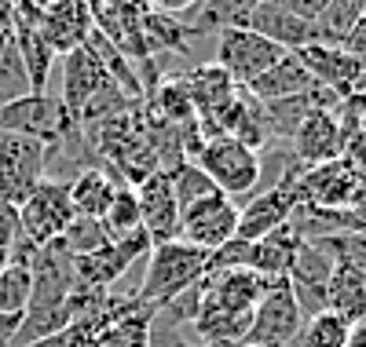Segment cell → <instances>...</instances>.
Listing matches in <instances>:
<instances>
[{
    "label": "cell",
    "instance_id": "1",
    "mask_svg": "<svg viewBox=\"0 0 366 347\" xmlns=\"http://www.w3.org/2000/svg\"><path fill=\"white\" fill-rule=\"evenodd\" d=\"M205 263H209V252L187 245L183 238H169V241H154L150 245V260L139 281V303L150 307H162L172 296H179L183 289H191L194 281L205 278Z\"/></svg>",
    "mask_w": 366,
    "mask_h": 347
},
{
    "label": "cell",
    "instance_id": "2",
    "mask_svg": "<svg viewBox=\"0 0 366 347\" xmlns=\"http://www.w3.org/2000/svg\"><path fill=\"white\" fill-rule=\"evenodd\" d=\"M194 165L212 179V186H217L220 194H227L231 201L257 191L260 183V154L246 143H238L231 136H217V139H205L202 150L194 154Z\"/></svg>",
    "mask_w": 366,
    "mask_h": 347
},
{
    "label": "cell",
    "instance_id": "3",
    "mask_svg": "<svg viewBox=\"0 0 366 347\" xmlns=\"http://www.w3.org/2000/svg\"><path fill=\"white\" fill-rule=\"evenodd\" d=\"M0 132H11V136H29V139H41L48 143V150H55L63 139L77 136L81 124L77 117H70V110L51 99L48 91L44 96H22L0 106Z\"/></svg>",
    "mask_w": 366,
    "mask_h": 347
},
{
    "label": "cell",
    "instance_id": "4",
    "mask_svg": "<svg viewBox=\"0 0 366 347\" xmlns=\"http://www.w3.org/2000/svg\"><path fill=\"white\" fill-rule=\"evenodd\" d=\"M74 201H70V183L66 179H41L34 191L19 205V231L29 248H41L74 223Z\"/></svg>",
    "mask_w": 366,
    "mask_h": 347
},
{
    "label": "cell",
    "instance_id": "5",
    "mask_svg": "<svg viewBox=\"0 0 366 347\" xmlns=\"http://www.w3.org/2000/svg\"><path fill=\"white\" fill-rule=\"evenodd\" d=\"M304 314L297 307V296L286 278L267 281L260 303L253 307V322L246 333V347H286L300 336Z\"/></svg>",
    "mask_w": 366,
    "mask_h": 347
},
{
    "label": "cell",
    "instance_id": "6",
    "mask_svg": "<svg viewBox=\"0 0 366 347\" xmlns=\"http://www.w3.org/2000/svg\"><path fill=\"white\" fill-rule=\"evenodd\" d=\"M150 234L139 227L125 238H114L110 245H103L92 256H77L74 271H77V286L92 289V293H110L121 278H125L143 256H150Z\"/></svg>",
    "mask_w": 366,
    "mask_h": 347
},
{
    "label": "cell",
    "instance_id": "7",
    "mask_svg": "<svg viewBox=\"0 0 366 347\" xmlns=\"http://www.w3.org/2000/svg\"><path fill=\"white\" fill-rule=\"evenodd\" d=\"M286 55L290 51H282L279 44H271V41L257 37L253 29H242V26H231V29H220L217 34V66L238 88L253 84L260 74H267L274 62H282Z\"/></svg>",
    "mask_w": 366,
    "mask_h": 347
},
{
    "label": "cell",
    "instance_id": "8",
    "mask_svg": "<svg viewBox=\"0 0 366 347\" xmlns=\"http://www.w3.org/2000/svg\"><path fill=\"white\" fill-rule=\"evenodd\" d=\"M297 172L300 165L293 161V169L282 172V179L260 191L257 198H249L246 205L238 208V238L242 241H257L271 231H279L282 223H290L293 208L300 205V194H297Z\"/></svg>",
    "mask_w": 366,
    "mask_h": 347
},
{
    "label": "cell",
    "instance_id": "9",
    "mask_svg": "<svg viewBox=\"0 0 366 347\" xmlns=\"http://www.w3.org/2000/svg\"><path fill=\"white\" fill-rule=\"evenodd\" d=\"M179 238L202 252H217L220 245L238 238V205L220 191L202 198L179 216Z\"/></svg>",
    "mask_w": 366,
    "mask_h": 347
},
{
    "label": "cell",
    "instance_id": "10",
    "mask_svg": "<svg viewBox=\"0 0 366 347\" xmlns=\"http://www.w3.org/2000/svg\"><path fill=\"white\" fill-rule=\"evenodd\" d=\"M333 260L326 256V248L319 241H300L297 256L290 263V289L297 296V307L304 314V322L312 318V314L326 311V289H330V278H333Z\"/></svg>",
    "mask_w": 366,
    "mask_h": 347
},
{
    "label": "cell",
    "instance_id": "11",
    "mask_svg": "<svg viewBox=\"0 0 366 347\" xmlns=\"http://www.w3.org/2000/svg\"><path fill=\"white\" fill-rule=\"evenodd\" d=\"M345 124L333 110H312L300 121V129L293 132V161L300 169L337 161L345 154Z\"/></svg>",
    "mask_w": 366,
    "mask_h": 347
},
{
    "label": "cell",
    "instance_id": "12",
    "mask_svg": "<svg viewBox=\"0 0 366 347\" xmlns=\"http://www.w3.org/2000/svg\"><path fill=\"white\" fill-rule=\"evenodd\" d=\"M362 179V172H355L345 157L326 165H312L297 172V194L308 205H322V208H348V198L355 191V183Z\"/></svg>",
    "mask_w": 366,
    "mask_h": 347
},
{
    "label": "cell",
    "instance_id": "13",
    "mask_svg": "<svg viewBox=\"0 0 366 347\" xmlns=\"http://www.w3.org/2000/svg\"><path fill=\"white\" fill-rule=\"evenodd\" d=\"M293 55L304 62V70L315 77V84L337 91V96H345V99L355 96L359 84L366 81V66H362V62H355L345 48L308 44V48H300V51H293Z\"/></svg>",
    "mask_w": 366,
    "mask_h": 347
},
{
    "label": "cell",
    "instance_id": "14",
    "mask_svg": "<svg viewBox=\"0 0 366 347\" xmlns=\"http://www.w3.org/2000/svg\"><path fill=\"white\" fill-rule=\"evenodd\" d=\"M0 169L8 172L11 186L19 191V205L41 179H48V143L0 132Z\"/></svg>",
    "mask_w": 366,
    "mask_h": 347
},
{
    "label": "cell",
    "instance_id": "15",
    "mask_svg": "<svg viewBox=\"0 0 366 347\" xmlns=\"http://www.w3.org/2000/svg\"><path fill=\"white\" fill-rule=\"evenodd\" d=\"M114 81L107 77L103 62L96 59V51H92L88 44L63 55V96H59V103H63L70 110V117H77L92 99L99 96L103 88H110ZM117 88V84H114Z\"/></svg>",
    "mask_w": 366,
    "mask_h": 347
},
{
    "label": "cell",
    "instance_id": "16",
    "mask_svg": "<svg viewBox=\"0 0 366 347\" xmlns=\"http://www.w3.org/2000/svg\"><path fill=\"white\" fill-rule=\"evenodd\" d=\"M139 212H143V231L150 241H169L179 238V205L172 194V172H154L136 186Z\"/></svg>",
    "mask_w": 366,
    "mask_h": 347
},
{
    "label": "cell",
    "instance_id": "17",
    "mask_svg": "<svg viewBox=\"0 0 366 347\" xmlns=\"http://www.w3.org/2000/svg\"><path fill=\"white\" fill-rule=\"evenodd\" d=\"M41 37L51 44L55 55H70L84 48L92 37L88 0H51V8L41 19Z\"/></svg>",
    "mask_w": 366,
    "mask_h": 347
},
{
    "label": "cell",
    "instance_id": "18",
    "mask_svg": "<svg viewBox=\"0 0 366 347\" xmlns=\"http://www.w3.org/2000/svg\"><path fill=\"white\" fill-rule=\"evenodd\" d=\"M242 29H253L257 37L279 44L290 55L300 51V48H308V44H315V26L312 22H304V19L282 11V8H274V4H267V0H260V4L242 19Z\"/></svg>",
    "mask_w": 366,
    "mask_h": 347
},
{
    "label": "cell",
    "instance_id": "19",
    "mask_svg": "<svg viewBox=\"0 0 366 347\" xmlns=\"http://www.w3.org/2000/svg\"><path fill=\"white\" fill-rule=\"evenodd\" d=\"M300 248V238L290 223H282L279 231H271L257 241H249V260H246V271H257L260 278L274 281V278H286L290 274V263Z\"/></svg>",
    "mask_w": 366,
    "mask_h": 347
},
{
    "label": "cell",
    "instance_id": "20",
    "mask_svg": "<svg viewBox=\"0 0 366 347\" xmlns=\"http://www.w3.org/2000/svg\"><path fill=\"white\" fill-rule=\"evenodd\" d=\"M315 88V77L304 70V62L297 55H286L282 62H274L267 74H260L253 84H246V91L257 103H274V99H293L304 91Z\"/></svg>",
    "mask_w": 366,
    "mask_h": 347
},
{
    "label": "cell",
    "instance_id": "21",
    "mask_svg": "<svg viewBox=\"0 0 366 347\" xmlns=\"http://www.w3.org/2000/svg\"><path fill=\"white\" fill-rule=\"evenodd\" d=\"M66 183H70L74 212L77 216H88V219H103L107 208H110V201H114V194H117V186H121V183H114V176L107 169H96V165L81 169Z\"/></svg>",
    "mask_w": 366,
    "mask_h": 347
},
{
    "label": "cell",
    "instance_id": "22",
    "mask_svg": "<svg viewBox=\"0 0 366 347\" xmlns=\"http://www.w3.org/2000/svg\"><path fill=\"white\" fill-rule=\"evenodd\" d=\"M15 51H19V62H22V70H26L29 91H34V96H44L51 66H55V51L41 37V26L19 22V29H15Z\"/></svg>",
    "mask_w": 366,
    "mask_h": 347
},
{
    "label": "cell",
    "instance_id": "23",
    "mask_svg": "<svg viewBox=\"0 0 366 347\" xmlns=\"http://www.w3.org/2000/svg\"><path fill=\"white\" fill-rule=\"evenodd\" d=\"M326 311L341 314L345 322L366 318V267H337L326 289Z\"/></svg>",
    "mask_w": 366,
    "mask_h": 347
},
{
    "label": "cell",
    "instance_id": "24",
    "mask_svg": "<svg viewBox=\"0 0 366 347\" xmlns=\"http://www.w3.org/2000/svg\"><path fill=\"white\" fill-rule=\"evenodd\" d=\"M154 314H158V307L139 303L136 311L125 314V318L107 326L88 347H150L154 343Z\"/></svg>",
    "mask_w": 366,
    "mask_h": 347
},
{
    "label": "cell",
    "instance_id": "25",
    "mask_svg": "<svg viewBox=\"0 0 366 347\" xmlns=\"http://www.w3.org/2000/svg\"><path fill=\"white\" fill-rule=\"evenodd\" d=\"M143 34H147V44L150 51H191V41L205 37L202 29H194L191 22H179V19H169V15H158V11H147L143 15Z\"/></svg>",
    "mask_w": 366,
    "mask_h": 347
},
{
    "label": "cell",
    "instance_id": "26",
    "mask_svg": "<svg viewBox=\"0 0 366 347\" xmlns=\"http://www.w3.org/2000/svg\"><path fill=\"white\" fill-rule=\"evenodd\" d=\"M348 333H352V322H345L333 311H319L300 326L297 347H348Z\"/></svg>",
    "mask_w": 366,
    "mask_h": 347
},
{
    "label": "cell",
    "instance_id": "27",
    "mask_svg": "<svg viewBox=\"0 0 366 347\" xmlns=\"http://www.w3.org/2000/svg\"><path fill=\"white\" fill-rule=\"evenodd\" d=\"M260 0H202V11L194 15V29L202 34H220V29H231V26H242Z\"/></svg>",
    "mask_w": 366,
    "mask_h": 347
},
{
    "label": "cell",
    "instance_id": "28",
    "mask_svg": "<svg viewBox=\"0 0 366 347\" xmlns=\"http://www.w3.org/2000/svg\"><path fill=\"white\" fill-rule=\"evenodd\" d=\"M29 289H34L29 260L11 256V263L0 271V314H22L29 303Z\"/></svg>",
    "mask_w": 366,
    "mask_h": 347
},
{
    "label": "cell",
    "instance_id": "29",
    "mask_svg": "<svg viewBox=\"0 0 366 347\" xmlns=\"http://www.w3.org/2000/svg\"><path fill=\"white\" fill-rule=\"evenodd\" d=\"M103 227H107L110 241L114 238H125V234H132V231L143 227V212H139L136 186H117V194H114V201H110V208L103 216Z\"/></svg>",
    "mask_w": 366,
    "mask_h": 347
},
{
    "label": "cell",
    "instance_id": "30",
    "mask_svg": "<svg viewBox=\"0 0 366 347\" xmlns=\"http://www.w3.org/2000/svg\"><path fill=\"white\" fill-rule=\"evenodd\" d=\"M63 245L70 256H92V252H99L103 245H110V234L103 227V219H88V216H74V223L63 231V238H55Z\"/></svg>",
    "mask_w": 366,
    "mask_h": 347
},
{
    "label": "cell",
    "instance_id": "31",
    "mask_svg": "<svg viewBox=\"0 0 366 347\" xmlns=\"http://www.w3.org/2000/svg\"><path fill=\"white\" fill-rule=\"evenodd\" d=\"M172 194H176V205H179V216H183L191 205H198L202 198L217 194V186H212V179H209L194 161H183V165L172 172Z\"/></svg>",
    "mask_w": 366,
    "mask_h": 347
},
{
    "label": "cell",
    "instance_id": "32",
    "mask_svg": "<svg viewBox=\"0 0 366 347\" xmlns=\"http://www.w3.org/2000/svg\"><path fill=\"white\" fill-rule=\"evenodd\" d=\"M345 161L355 169V172H362L366 176V124H355V129L348 132V139H345Z\"/></svg>",
    "mask_w": 366,
    "mask_h": 347
},
{
    "label": "cell",
    "instance_id": "33",
    "mask_svg": "<svg viewBox=\"0 0 366 347\" xmlns=\"http://www.w3.org/2000/svg\"><path fill=\"white\" fill-rule=\"evenodd\" d=\"M267 4H274V8H282V11H290V15H297V19L315 26V19L326 11L330 0H267Z\"/></svg>",
    "mask_w": 366,
    "mask_h": 347
},
{
    "label": "cell",
    "instance_id": "34",
    "mask_svg": "<svg viewBox=\"0 0 366 347\" xmlns=\"http://www.w3.org/2000/svg\"><path fill=\"white\" fill-rule=\"evenodd\" d=\"M15 29H19L15 0H0V55L15 48Z\"/></svg>",
    "mask_w": 366,
    "mask_h": 347
},
{
    "label": "cell",
    "instance_id": "35",
    "mask_svg": "<svg viewBox=\"0 0 366 347\" xmlns=\"http://www.w3.org/2000/svg\"><path fill=\"white\" fill-rule=\"evenodd\" d=\"M147 11H158V15H169V19H187L194 8H202V0H143Z\"/></svg>",
    "mask_w": 366,
    "mask_h": 347
},
{
    "label": "cell",
    "instance_id": "36",
    "mask_svg": "<svg viewBox=\"0 0 366 347\" xmlns=\"http://www.w3.org/2000/svg\"><path fill=\"white\" fill-rule=\"evenodd\" d=\"M355 62H362V66H366V19H359L355 22V29H352V34L345 37V44H341Z\"/></svg>",
    "mask_w": 366,
    "mask_h": 347
},
{
    "label": "cell",
    "instance_id": "37",
    "mask_svg": "<svg viewBox=\"0 0 366 347\" xmlns=\"http://www.w3.org/2000/svg\"><path fill=\"white\" fill-rule=\"evenodd\" d=\"M19 326H22V314H0V347H15Z\"/></svg>",
    "mask_w": 366,
    "mask_h": 347
},
{
    "label": "cell",
    "instance_id": "38",
    "mask_svg": "<svg viewBox=\"0 0 366 347\" xmlns=\"http://www.w3.org/2000/svg\"><path fill=\"white\" fill-rule=\"evenodd\" d=\"M348 212L359 219V223H366V176L355 183V191H352V198H348Z\"/></svg>",
    "mask_w": 366,
    "mask_h": 347
},
{
    "label": "cell",
    "instance_id": "39",
    "mask_svg": "<svg viewBox=\"0 0 366 347\" xmlns=\"http://www.w3.org/2000/svg\"><path fill=\"white\" fill-rule=\"evenodd\" d=\"M0 201H8V205H15L19 208V191L11 186V179H8V172L0 169Z\"/></svg>",
    "mask_w": 366,
    "mask_h": 347
},
{
    "label": "cell",
    "instance_id": "40",
    "mask_svg": "<svg viewBox=\"0 0 366 347\" xmlns=\"http://www.w3.org/2000/svg\"><path fill=\"white\" fill-rule=\"evenodd\" d=\"M348 347H366V318L352 326V333H348Z\"/></svg>",
    "mask_w": 366,
    "mask_h": 347
},
{
    "label": "cell",
    "instance_id": "41",
    "mask_svg": "<svg viewBox=\"0 0 366 347\" xmlns=\"http://www.w3.org/2000/svg\"><path fill=\"white\" fill-rule=\"evenodd\" d=\"M11 263V248H4V245H0V271H4Z\"/></svg>",
    "mask_w": 366,
    "mask_h": 347
},
{
    "label": "cell",
    "instance_id": "42",
    "mask_svg": "<svg viewBox=\"0 0 366 347\" xmlns=\"http://www.w3.org/2000/svg\"><path fill=\"white\" fill-rule=\"evenodd\" d=\"M176 347H198V343H176Z\"/></svg>",
    "mask_w": 366,
    "mask_h": 347
},
{
    "label": "cell",
    "instance_id": "43",
    "mask_svg": "<svg viewBox=\"0 0 366 347\" xmlns=\"http://www.w3.org/2000/svg\"><path fill=\"white\" fill-rule=\"evenodd\" d=\"M286 347H297V340H293V343H286Z\"/></svg>",
    "mask_w": 366,
    "mask_h": 347
},
{
    "label": "cell",
    "instance_id": "44",
    "mask_svg": "<svg viewBox=\"0 0 366 347\" xmlns=\"http://www.w3.org/2000/svg\"><path fill=\"white\" fill-rule=\"evenodd\" d=\"M362 19H366V8H362Z\"/></svg>",
    "mask_w": 366,
    "mask_h": 347
}]
</instances>
